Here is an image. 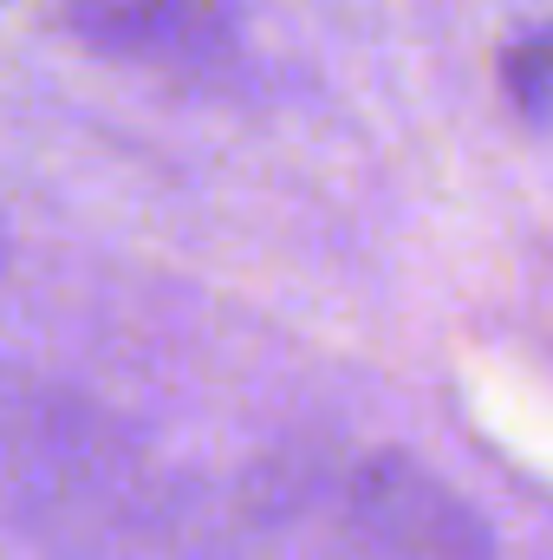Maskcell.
Here are the masks:
<instances>
[{"mask_svg":"<svg viewBox=\"0 0 553 560\" xmlns=\"http://www.w3.org/2000/svg\"><path fill=\"white\" fill-rule=\"evenodd\" d=\"M345 528L378 560H495L489 522L404 450L358 463L345 489Z\"/></svg>","mask_w":553,"mask_h":560,"instance_id":"6da1fadb","label":"cell"},{"mask_svg":"<svg viewBox=\"0 0 553 560\" xmlns=\"http://www.w3.org/2000/svg\"><path fill=\"white\" fill-rule=\"evenodd\" d=\"M59 20L111 66L215 72L242 46V0H59Z\"/></svg>","mask_w":553,"mask_h":560,"instance_id":"7a4b0ae2","label":"cell"},{"mask_svg":"<svg viewBox=\"0 0 553 560\" xmlns=\"http://www.w3.org/2000/svg\"><path fill=\"white\" fill-rule=\"evenodd\" d=\"M79 463V418L39 378L0 365V509H33L66 489Z\"/></svg>","mask_w":553,"mask_h":560,"instance_id":"3957f363","label":"cell"},{"mask_svg":"<svg viewBox=\"0 0 553 560\" xmlns=\"http://www.w3.org/2000/svg\"><path fill=\"white\" fill-rule=\"evenodd\" d=\"M0 248H7V229H0Z\"/></svg>","mask_w":553,"mask_h":560,"instance_id":"277c9868","label":"cell"}]
</instances>
